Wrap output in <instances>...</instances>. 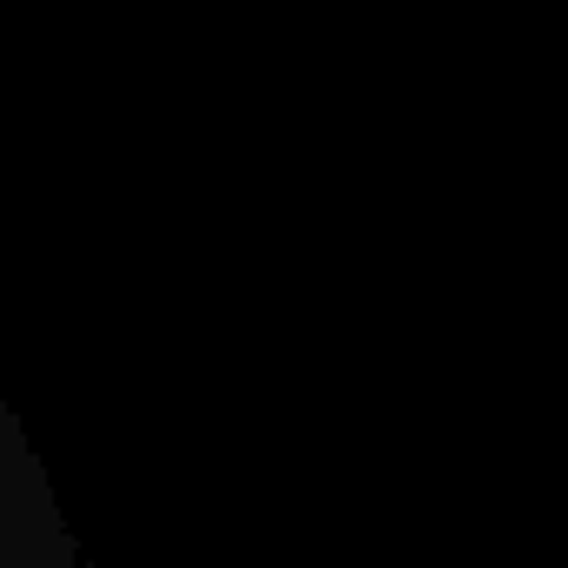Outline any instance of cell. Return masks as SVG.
Returning a JSON list of instances; mask_svg holds the SVG:
<instances>
[{
    "instance_id": "1",
    "label": "cell",
    "mask_w": 568,
    "mask_h": 568,
    "mask_svg": "<svg viewBox=\"0 0 568 568\" xmlns=\"http://www.w3.org/2000/svg\"><path fill=\"white\" fill-rule=\"evenodd\" d=\"M0 568H81L68 515L48 488L41 455L28 448L8 395H0Z\"/></svg>"
}]
</instances>
